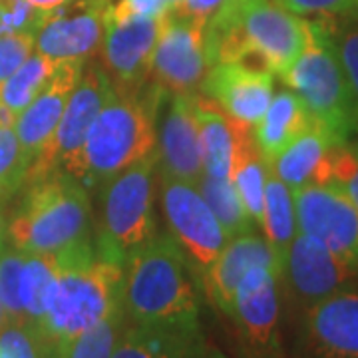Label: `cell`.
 I'll use <instances>...</instances> for the list:
<instances>
[{
	"label": "cell",
	"mask_w": 358,
	"mask_h": 358,
	"mask_svg": "<svg viewBox=\"0 0 358 358\" xmlns=\"http://www.w3.org/2000/svg\"><path fill=\"white\" fill-rule=\"evenodd\" d=\"M307 20L271 0H223L205 20L207 62H237L282 76L305 44Z\"/></svg>",
	"instance_id": "1"
},
{
	"label": "cell",
	"mask_w": 358,
	"mask_h": 358,
	"mask_svg": "<svg viewBox=\"0 0 358 358\" xmlns=\"http://www.w3.org/2000/svg\"><path fill=\"white\" fill-rule=\"evenodd\" d=\"M56 257L58 277L36 336L60 357L78 334L124 307V267L102 259L88 241Z\"/></svg>",
	"instance_id": "2"
},
{
	"label": "cell",
	"mask_w": 358,
	"mask_h": 358,
	"mask_svg": "<svg viewBox=\"0 0 358 358\" xmlns=\"http://www.w3.org/2000/svg\"><path fill=\"white\" fill-rule=\"evenodd\" d=\"M166 96L152 80L136 92L114 90L90 128L72 176L106 183L152 154L157 143L155 122Z\"/></svg>",
	"instance_id": "3"
},
{
	"label": "cell",
	"mask_w": 358,
	"mask_h": 358,
	"mask_svg": "<svg viewBox=\"0 0 358 358\" xmlns=\"http://www.w3.org/2000/svg\"><path fill=\"white\" fill-rule=\"evenodd\" d=\"M124 267V307L138 324L197 329L195 287L171 237H152Z\"/></svg>",
	"instance_id": "4"
},
{
	"label": "cell",
	"mask_w": 358,
	"mask_h": 358,
	"mask_svg": "<svg viewBox=\"0 0 358 358\" xmlns=\"http://www.w3.org/2000/svg\"><path fill=\"white\" fill-rule=\"evenodd\" d=\"M90 197L68 171H50L30 181V189L10 221V239L24 253H60L86 241Z\"/></svg>",
	"instance_id": "5"
},
{
	"label": "cell",
	"mask_w": 358,
	"mask_h": 358,
	"mask_svg": "<svg viewBox=\"0 0 358 358\" xmlns=\"http://www.w3.org/2000/svg\"><path fill=\"white\" fill-rule=\"evenodd\" d=\"M281 78L334 141L343 143L358 134L352 94L324 22L307 20L303 50Z\"/></svg>",
	"instance_id": "6"
},
{
	"label": "cell",
	"mask_w": 358,
	"mask_h": 358,
	"mask_svg": "<svg viewBox=\"0 0 358 358\" xmlns=\"http://www.w3.org/2000/svg\"><path fill=\"white\" fill-rule=\"evenodd\" d=\"M157 148L103 183L98 255L117 265L155 237L154 169Z\"/></svg>",
	"instance_id": "7"
},
{
	"label": "cell",
	"mask_w": 358,
	"mask_h": 358,
	"mask_svg": "<svg viewBox=\"0 0 358 358\" xmlns=\"http://www.w3.org/2000/svg\"><path fill=\"white\" fill-rule=\"evenodd\" d=\"M112 94H114V86L106 70L100 66L84 64L82 76L66 103L62 120L54 131L48 148L28 169L26 176L28 181H34L50 171H56L58 167H62L68 173L74 171L90 128Z\"/></svg>",
	"instance_id": "8"
},
{
	"label": "cell",
	"mask_w": 358,
	"mask_h": 358,
	"mask_svg": "<svg viewBox=\"0 0 358 358\" xmlns=\"http://www.w3.org/2000/svg\"><path fill=\"white\" fill-rule=\"evenodd\" d=\"M166 16L148 18L115 13L106 14L102 40V68L115 92H136L150 82L155 44L166 24Z\"/></svg>",
	"instance_id": "9"
},
{
	"label": "cell",
	"mask_w": 358,
	"mask_h": 358,
	"mask_svg": "<svg viewBox=\"0 0 358 358\" xmlns=\"http://www.w3.org/2000/svg\"><path fill=\"white\" fill-rule=\"evenodd\" d=\"M296 231L317 237L358 271V209L338 185H307L293 192Z\"/></svg>",
	"instance_id": "10"
},
{
	"label": "cell",
	"mask_w": 358,
	"mask_h": 358,
	"mask_svg": "<svg viewBox=\"0 0 358 358\" xmlns=\"http://www.w3.org/2000/svg\"><path fill=\"white\" fill-rule=\"evenodd\" d=\"M203 20L169 10L155 44L150 80L166 94H189L201 86L209 68Z\"/></svg>",
	"instance_id": "11"
},
{
	"label": "cell",
	"mask_w": 358,
	"mask_h": 358,
	"mask_svg": "<svg viewBox=\"0 0 358 358\" xmlns=\"http://www.w3.org/2000/svg\"><path fill=\"white\" fill-rule=\"evenodd\" d=\"M112 0H70L52 10L34 34V50L50 62H86L102 46Z\"/></svg>",
	"instance_id": "12"
},
{
	"label": "cell",
	"mask_w": 358,
	"mask_h": 358,
	"mask_svg": "<svg viewBox=\"0 0 358 358\" xmlns=\"http://www.w3.org/2000/svg\"><path fill=\"white\" fill-rule=\"evenodd\" d=\"M162 203L178 243L199 267H209L229 239L199 189L189 181L162 176Z\"/></svg>",
	"instance_id": "13"
},
{
	"label": "cell",
	"mask_w": 358,
	"mask_h": 358,
	"mask_svg": "<svg viewBox=\"0 0 358 358\" xmlns=\"http://www.w3.org/2000/svg\"><path fill=\"white\" fill-rule=\"evenodd\" d=\"M273 76L237 62H221L207 68L199 88L229 120L253 128L273 100Z\"/></svg>",
	"instance_id": "14"
},
{
	"label": "cell",
	"mask_w": 358,
	"mask_h": 358,
	"mask_svg": "<svg viewBox=\"0 0 358 358\" xmlns=\"http://www.w3.org/2000/svg\"><path fill=\"white\" fill-rule=\"evenodd\" d=\"M82 70H84V62L80 60L58 62L48 84L42 88V92L32 100L24 112L16 115L13 128L30 166L48 148L52 136L62 120L66 103L82 76Z\"/></svg>",
	"instance_id": "15"
},
{
	"label": "cell",
	"mask_w": 358,
	"mask_h": 358,
	"mask_svg": "<svg viewBox=\"0 0 358 358\" xmlns=\"http://www.w3.org/2000/svg\"><path fill=\"white\" fill-rule=\"evenodd\" d=\"M157 164L162 176L197 183L203 176V150L197 124V94H171L162 124Z\"/></svg>",
	"instance_id": "16"
},
{
	"label": "cell",
	"mask_w": 358,
	"mask_h": 358,
	"mask_svg": "<svg viewBox=\"0 0 358 358\" xmlns=\"http://www.w3.org/2000/svg\"><path fill=\"white\" fill-rule=\"evenodd\" d=\"M285 271H289L294 291L313 303L341 291L357 273L317 237L301 231H296L289 247Z\"/></svg>",
	"instance_id": "17"
},
{
	"label": "cell",
	"mask_w": 358,
	"mask_h": 358,
	"mask_svg": "<svg viewBox=\"0 0 358 358\" xmlns=\"http://www.w3.org/2000/svg\"><path fill=\"white\" fill-rule=\"evenodd\" d=\"M253 267H268L279 277L282 275L281 263L277 261L267 241L253 233H247L227 241L215 261L205 268V289L225 315H231L235 291L247 271Z\"/></svg>",
	"instance_id": "18"
},
{
	"label": "cell",
	"mask_w": 358,
	"mask_h": 358,
	"mask_svg": "<svg viewBox=\"0 0 358 358\" xmlns=\"http://www.w3.org/2000/svg\"><path fill=\"white\" fill-rule=\"evenodd\" d=\"M277 279L279 275L273 268L253 267L235 291L229 317L255 348H267L275 338L279 320Z\"/></svg>",
	"instance_id": "19"
},
{
	"label": "cell",
	"mask_w": 358,
	"mask_h": 358,
	"mask_svg": "<svg viewBox=\"0 0 358 358\" xmlns=\"http://www.w3.org/2000/svg\"><path fill=\"white\" fill-rule=\"evenodd\" d=\"M307 329L320 358H358V293L336 291L313 303Z\"/></svg>",
	"instance_id": "20"
},
{
	"label": "cell",
	"mask_w": 358,
	"mask_h": 358,
	"mask_svg": "<svg viewBox=\"0 0 358 358\" xmlns=\"http://www.w3.org/2000/svg\"><path fill=\"white\" fill-rule=\"evenodd\" d=\"M333 136L315 124L294 140L282 154L273 162H267L273 173L291 189V193L307 185H327L331 183V150Z\"/></svg>",
	"instance_id": "21"
},
{
	"label": "cell",
	"mask_w": 358,
	"mask_h": 358,
	"mask_svg": "<svg viewBox=\"0 0 358 358\" xmlns=\"http://www.w3.org/2000/svg\"><path fill=\"white\" fill-rule=\"evenodd\" d=\"M317 122L293 90H281L253 126V138L265 162H273Z\"/></svg>",
	"instance_id": "22"
},
{
	"label": "cell",
	"mask_w": 358,
	"mask_h": 358,
	"mask_svg": "<svg viewBox=\"0 0 358 358\" xmlns=\"http://www.w3.org/2000/svg\"><path fill=\"white\" fill-rule=\"evenodd\" d=\"M203 346L197 329L138 324L126 327L112 358H199Z\"/></svg>",
	"instance_id": "23"
},
{
	"label": "cell",
	"mask_w": 358,
	"mask_h": 358,
	"mask_svg": "<svg viewBox=\"0 0 358 358\" xmlns=\"http://www.w3.org/2000/svg\"><path fill=\"white\" fill-rule=\"evenodd\" d=\"M229 120V117H227ZM233 134V157H231V179L243 201L247 213L261 225L263 203H265V181L267 162L257 148L253 128L229 120Z\"/></svg>",
	"instance_id": "24"
},
{
	"label": "cell",
	"mask_w": 358,
	"mask_h": 358,
	"mask_svg": "<svg viewBox=\"0 0 358 358\" xmlns=\"http://www.w3.org/2000/svg\"><path fill=\"white\" fill-rule=\"evenodd\" d=\"M261 227L265 231V241L273 249L277 261L281 263L285 273L287 253L296 235V215H294V199L291 189L281 179L273 173L267 164V181H265V203Z\"/></svg>",
	"instance_id": "25"
},
{
	"label": "cell",
	"mask_w": 358,
	"mask_h": 358,
	"mask_svg": "<svg viewBox=\"0 0 358 358\" xmlns=\"http://www.w3.org/2000/svg\"><path fill=\"white\" fill-rule=\"evenodd\" d=\"M58 277L56 253H24L18 279V296L22 305L24 324L36 334L44 319L54 282Z\"/></svg>",
	"instance_id": "26"
},
{
	"label": "cell",
	"mask_w": 358,
	"mask_h": 358,
	"mask_svg": "<svg viewBox=\"0 0 358 358\" xmlns=\"http://www.w3.org/2000/svg\"><path fill=\"white\" fill-rule=\"evenodd\" d=\"M56 64L36 52L0 84V126H14L16 115L24 112L48 84Z\"/></svg>",
	"instance_id": "27"
},
{
	"label": "cell",
	"mask_w": 358,
	"mask_h": 358,
	"mask_svg": "<svg viewBox=\"0 0 358 358\" xmlns=\"http://www.w3.org/2000/svg\"><path fill=\"white\" fill-rule=\"evenodd\" d=\"M197 124L203 150V176L231 178L233 134L227 115L211 100L197 96Z\"/></svg>",
	"instance_id": "28"
},
{
	"label": "cell",
	"mask_w": 358,
	"mask_h": 358,
	"mask_svg": "<svg viewBox=\"0 0 358 358\" xmlns=\"http://www.w3.org/2000/svg\"><path fill=\"white\" fill-rule=\"evenodd\" d=\"M199 187V193L213 211V215L219 221L223 233L227 239H235L239 235H247L253 231V219L247 213L243 201L237 193V187L231 178H211L201 176L195 183Z\"/></svg>",
	"instance_id": "29"
},
{
	"label": "cell",
	"mask_w": 358,
	"mask_h": 358,
	"mask_svg": "<svg viewBox=\"0 0 358 358\" xmlns=\"http://www.w3.org/2000/svg\"><path fill=\"white\" fill-rule=\"evenodd\" d=\"M126 307L115 308L106 319L80 333L58 358H112L115 345L126 329Z\"/></svg>",
	"instance_id": "30"
},
{
	"label": "cell",
	"mask_w": 358,
	"mask_h": 358,
	"mask_svg": "<svg viewBox=\"0 0 358 358\" xmlns=\"http://www.w3.org/2000/svg\"><path fill=\"white\" fill-rule=\"evenodd\" d=\"M345 22L336 24V22H324L331 36H333L334 48L338 54L341 66L345 70L346 82L352 94V102H355V112H357L358 124V6L348 10Z\"/></svg>",
	"instance_id": "31"
},
{
	"label": "cell",
	"mask_w": 358,
	"mask_h": 358,
	"mask_svg": "<svg viewBox=\"0 0 358 358\" xmlns=\"http://www.w3.org/2000/svg\"><path fill=\"white\" fill-rule=\"evenodd\" d=\"M24 263V251L6 249L0 253V305L6 317V324H24L22 305L18 296V279Z\"/></svg>",
	"instance_id": "32"
},
{
	"label": "cell",
	"mask_w": 358,
	"mask_h": 358,
	"mask_svg": "<svg viewBox=\"0 0 358 358\" xmlns=\"http://www.w3.org/2000/svg\"><path fill=\"white\" fill-rule=\"evenodd\" d=\"M30 162L13 126H0V195H8L26 181Z\"/></svg>",
	"instance_id": "33"
},
{
	"label": "cell",
	"mask_w": 358,
	"mask_h": 358,
	"mask_svg": "<svg viewBox=\"0 0 358 358\" xmlns=\"http://www.w3.org/2000/svg\"><path fill=\"white\" fill-rule=\"evenodd\" d=\"M331 183L338 185L358 209V143H334L331 150Z\"/></svg>",
	"instance_id": "34"
},
{
	"label": "cell",
	"mask_w": 358,
	"mask_h": 358,
	"mask_svg": "<svg viewBox=\"0 0 358 358\" xmlns=\"http://www.w3.org/2000/svg\"><path fill=\"white\" fill-rule=\"evenodd\" d=\"M48 14L36 10L28 0H0V34L22 32L34 36Z\"/></svg>",
	"instance_id": "35"
},
{
	"label": "cell",
	"mask_w": 358,
	"mask_h": 358,
	"mask_svg": "<svg viewBox=\"0 0 358 358\" xmlns=\"http://www.w3.org/2000/svg\"><path fill=\"white\" fill-rule=\"evenodd\" d=\"M34 54V36L22 32L0 34V84Z\"/></svg>",
	"instance_id": "36"
},
{
	"label": "cell",
	"mask_w": 358,
	"mask_h": 358,
	"mask_svg": "<svg viewBox=\"0 0 358 358\" xmlns=\"http://www.w3.org/2000/svg\"><path fill=\"white\" fill-rule=\"evenodd\" d=\"M40 338L28 327L4 324L0 329V358H42Z\"/></svg>",
	"instance_id": "37"
},
{
	"label": "cell",
	"mask_w": 358,
	"mask_h": 358,
	"mask_svg": "<svg viewBox=\"0 0 358 358\" xmlns=\"http://www.w3.org/2000/svg\"><path fill=\"white\" fill-rule=\"evenodd\" d=\"M277 4L296 16H305V14L336 16L357 8L358 0H277Z\"/></svg>",
	"instance_id": "38"
},
{
	"label": "cell",
	"mask_w": 358,
	"mask_h": 358,
	"mask_svg": "<svg viewBox=\"0 0 358 358\" xmlns=\"http://www.w3.org/2000/svg\"><path fill=\"white\" fill-rule=\"evenodd\" d=\"M115 13L131 14V16H148V18H157V16H166L169 13L164 0H120L112 4Z\"/></svg>",
	"instance_id": "39"
},
{
	"label": "cell",
	"mask_w": 358,
	"mask_h": 358,
	"mask_svg": "<svg viewBox=\"0 0 358 358\" xmlns=\"http://www.w3.org/2000/svg\"><path fill=\"white\" fill-rule=\"evenodd\" d=\"M223 0H183L176 8H171L173 13L189 16V18H197V20H207L211 13L217 8Z\"/></svg>",
	"instance_id": "40"
},
{
	"label": "cell",
	"mask_w": 358,
	"mask_h": 358,
	"mask_svg": "<svg viewBox=\"0 0 358 358\" xmlns=\"http://www.w3.org/2000/svg\"><path fill=\"white\" fill-rule=\"evenodd\" d=\"M36 10L40 13H52V10H56V8H60V6H64L68 4L70 0H28Z\"/></svg>",
	"instance_id": "41"
},
{
	"label": "cell",
	"mask_w": 358,
	"mask_h": 358,
	"mask_svg": "<svg viewBox=\"0 0 358 358\" xmlns=\"http://www.w3.org/2000/svg\"><path fill=\"white\" fill-rule=\"evenodd\" d=\"M199 358H225L221 352H217V350H203V355Z\"/></svg>",
	"instance_id": "42"
},
{
	"label": "cell",
	"mask_w": 358,
	"mask_h": 358,
	"mask_svg": "<svg viewBox=\"0 0 358 358\" xmlns=\"http://www.w3.org/2000/svg\"><path fill=\"white\" fill-rule=\"evenodd\" d=\"M164 2H166L167 6H169V10H171V8H176L178 4H181L183 0H164Z\"/></svg>",
	"instance_id": "43"
},
{
	"label": "cell",
	"mask_w": 358,
	"mask_h": 358,
	"mask_svg": "<svg viewBox=\"0 0 358 358\" xmlns=\"http://www.w3.org/2000/svg\"><path fill=\"white\" fill-rule=\"evenodd\" d=\"M2 235H4V217L0 213V245H2Z\"/></svg>",
	"instance_id": "44"
},
{
	"label": "cell",
	"mask_w": 358,
	"mask_h": 358,
	"mask_svg": "<svg viewBox=\"0 0 358 358\" xmlns=\"http://www.w3.org/2000/svg\"><path fill=\"white\" fill-rule=\"evenodd\" d=\"M6 324V317H4V310H2V305H0V329Z\"/></svg>",
	"instance_id": "45"
}]
</instances>
